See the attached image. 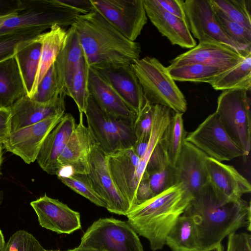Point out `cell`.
I'll use <instances>...</instances> for the list:
<instances>
[{"label": "cell", "instance_id": "ba28073f", "mask_svg": "<svg viewBox=\"0 0 251 251\" xmlns=\"http://www.w3.org/2000/svg\"><path fill=\"white\" fill-rule=\"evenodd\" d=\"M78 247L99 251H144L129 224L112 218L94 222L84 233Z\"/></svg>", "mask_w": 251, "mask_h": 251}, {"label": "cell", "instance_id": "8fae6325", "mask_svg": "<svg viewBox=\"0 0 251 251\" xmlns=\"http://www.w3.org/2000/svg\"><path fill=\"white\" fill-rule=\"evenodd\" d=\"M184 8L190 31L199 42L215 41L229 45L248 54L244 49L228 37L219 24L210 0H185Z\"/></svg>", "mask_w": 251, "mask_h": 251}, {"label": "cell", "instance_id": "603a6c76", "mask_svg": "<svg viewBox=\"0 0 251 251\" xmlns=\"http://www.w3.org/2000/svg\"><path fill=\"white\" fill-rule=\"evenodd\" d=\"M76 126L73 116L65 113L45 139L36 160L48 174L57 175L60 169L58 158Z\"/></svg>", "mask_w": 251, "mask_h": 251}, {"label": "cell", "instance_id": "b9f144b4", "mask_svg": "<svg viewBox=\"0 0 251 251\" xmlns=\"http://www.w3.org/2000/svg\"><path fill=\"white\" fill-rule=\"evenodd\" d=\"M164 137L165 135L157 144L151 154L145 171L148 174L160 170L170 165L166 152Z\"/></svg>", "mask_w": 251, "mask_h": 251}, {"label": "cell", "instance_id": "db71d44e", "mask_svg": "<svg viewBox=\"0 0 251 251\" xmlns=\"http://www.w3.org/2000/svg\"><path fill=\"white\" fill-rule=\"evenodd\" d=\"M2 200V194L1 192L0 191V205L1 203Z\"/></svg>", "mask_w": 251, "mask_h": 251}, {"label": "cell", "instance_id": "f5cc1de1", "mask_svg": "<svg viewBox=\"0 0 251 251\" xmlns=\"http://www.w3.org/2000/svg\"><path fill=\"white\" fill-rule=\"evenodd\" d=\"M2 144L0 143V168L2 162Z\"/></svg>", "mask_w": 251, "mask_h": 251}, {"label": "cell", "instance_id": "5b68a950", "mask_svg": "<svg viewBox=\"0 0 251 251\" xmlns=\"http://www.w3.org/2000/svg\"><path fill=\"white\" fill-rule=\"evenodd\" d=\"M24 10L0 18V35L22 29L72 26L80 14L59 0H22Z\"/></svg>", "mask_w": 251, "mask_h": 251}, {"label": "cell", "instance_id": "f546056e", "mask_svg": "<svg viewBox=\"0 0 251 251\" xmlns=\"http://www.w3.org/2000/svg\"><path fill=\"white\" fill-rule=\"evenodd\" d=\"M216 90L242 89L250 91L251 87V53L238 65L224 72L210 84Z\"/></svg>", "mask_w": 251, "mask_h": 251}, {"label": "cell", "instance_id": "bcb514c9", "mask_svg": "<svg viewBox=\"0 0 251 251\" xmlns=\"http://www.w3.org/2000/svg\"><path fill=\"white\" fill-rule=\"evenodd\" d=\"M23 10L22 0H0V18Z\"/></svg>", "mask_w": 251, "mask_h": 251}, {"label": "cell", "instance_id": "1f68e13d", "mask_svg": "<svg viewBox=\"0 0 251 251\" xmlns=\"http://www.w3.org/2000/svg\"><path fill=\"white\" fill-rule=\"evenodd\" d=\"M183 114L172 115L165 134L167 155L170 166L175 167L187 135L183 125Z\"/></svg>", "mask_w": 251, "mask_h": 251}, {"label": "cell", "instance_id": "e575fe53", "mask_svg": "<svg viewBox=\"0 0 251 251\" xmlns=\"http://www.w3.org/2000/svg\"><path fill=\"white\" fill-rule=\"evenodd\" d=\"M230 19L251 31V0H210Z\"/></svg>", "mask_w": 251, "mask_h": 251}, {"label": "cell", "instance_id": "8d00e7d4", "mask_svg": "<svg viewBox=\"0 0 251 251\" xmlns=\"http://www.w3.org/2000/svg\"><path fill=\"white\" fill-rule=\"evenodd\" d=\"M211 5L217 20L226 35L244 49L251 50V31L231 20L222 11Z\"/></svg>", "mask_w": 251, "mask_h": 251}, {"label": "cell", "instance_id": "52a82bcc", "mask_svg": "<svg viewBox=\"0 0 251 251\" xmlns=\"http://www.w3.org/2000/svg\"><path fill=\"white\" fill-rule=\"evenodd\" d=\"M226 131L248 156L251 147L250 99L248 91L232 89L223 91L218 98L215 111Z\"/></svg>", "mask_w": 251, "mask_h": 251}, {"label": "cell", "instance_id": "6da1fadb", "mask_svg": "<svg viewBox=\"0 0 251 251\" xmlns=\"http://www.w3.org/2000/svg\"><path fill=\"white\" fill-rule=\"evenodd\" d=\"M182 214L195 219L201 250L221 243L240 228L251 231L250 202L242 198L228 200L209 182L193 198Z\"/></svg>", "mask_w": 251, "mask_h": 251}, {"label": "cell", "instance_id": "f907efd6", "mask_svg": "<svg viewBox=\"0 0 251 251\" xmlns=\"http://www.w3.org/2000/svg\"><path fill=\"white\" fill-rule=\"evenodd\" d=\"M5 242L2 231L0 229V251H4Z\"/></svg>", "mask_w": 251, "mask_h": 251}, {"label": "cell", "instance_id": "d6986e66", "mask_svg": "<svg viewBox=\"0 0 251 251\" xmlns=\"http://www.w3.org/2000/svg\"><path fill=\"white\" fill-rule=\"evenodd\" d=\"M105 157L112 178L132 209L135 205L137 187L135 174L139 157L133 147L105 155Z\"/></svg>", "mask_w": 251, "mask_h": 251}, {"label": "cell", "instance_id": "9a60e30c", "mask_svg": "<svg viewBox=\"0 0 251 251\" xmlns=\"http://www.w3.org/2000/svg\"><path fill=\"white\" fill-rule=\"evenodd\" d=\"M137 116L147 100L131 64L92 66Z\"/></svg>", "mask_w": 251, "mask_h": 251}, {"label": "cell", "instance_id": "ee69618b", "mask_svg": "<svg viewBox=\"0 0 251 251\" xmlns=\"http://www.w3.org/2000/svg\"><path fill=\"white\" fill-rule=\"evenodd\" d=\"M183 0H153L162 9L170 14L186 21Z\"/></svg>", "mask_w": 251, "mask_h": 251}, {"label": "cell", "instance_id": "d4e9b609", "mask_svg": "<svg viewBox=\"0 0 251 251\" xmlns=\"http://www.w3.org/2000/svg\"><path fill=\"white\" fill-rule=\"evenodd\" d=\"M89 95L106 113L134 124L137 117L102 76L92 67L89 68Z\"/></svg>", "mask_w": 251, "mask_h": 251}, {"label": "cell", "instance_id": "83f0119b", "mask_svg": "<svg viewBox=\"0 0 251 251\" xmlns=\"http://www.w3.org/2000/svg\"><path fill=\"white\" fill-rule=\"evenodd\" d=\"M67 35L64 27L52 26L50 30L40 34L42 48L39 64L35 82L29 97H32L36 88L48 70L54 62Z\"/></svg>", "mask_w": 251, "mask_h": 251}, {"label": "cell", "instance_id": "816d5d0a", "mask_svg": "<svg viewBox=\"0 0 251 251\" xmlns=\"http://www.w3.org/2000/svg\"><path fill=\"white\" fill-rule=\"evenodd\" d=\"M66 251H99L98 250L91 249V248H82L78 247L74 249L69 250Z\"/></svg>", "mask_w": 251, "mask_h": 251}, {"label": "cell", "instance_id": "7bdbcfd3", "mask_svg": "<svg viewBox=\"0 0 251 251\" xmlns=\"http://www.w3.org/2000/svg\"><path fill=\"white\" fill-rule=\"evenodd\" d=\"M226 251H251V235L246 232L229 234Z\"/></svg>", "mask_w": 251, "mask_h": 251}, {"label": "cell", "instance_id": "8992f818", "mask_svg": "<svg viewBox=\"0 0 251 251\" xmlns=\"http://www.w3.org/2000/svg\"><path fill=\"white\" fill-rule=\"evenodd\" d=\"M85 114L87 127L96 145L105 155L134 145L136 141L134 124L106 113L90 95Z\"/></svg>", "mask_w": 251, "mask_h": 251}, {"label": "cell", "instance_id": "9c48e42d", "mask_svg": "<svg viewBox=\"0 0 251 251\" xmlns=\"http://www.w3.org/2000/svg\"><path fill=\"white\" fill-rule=\"evenodd\" d=\"M185 141L208 157L220 162L246 156L245 152L228 135L215 112L209 115L195 130L187 134Z\"/></svg>", "mask_w": 251, "mask_h": 251}, {"label": "cell", "instance_id": "ab89813d", "mask_svg": "<svg viewBox=\"0 0 251 251\" xmlns=\"http://www.w3.org/2000/svg\"><path fill=\"white\" fill-rule=\"evenodd\" d=\"M148 175L149 185L154 196L176 184L175 168L170 165Z\"/></svg>", "mask_w": 251, "mask_h": 251}, {"label": "cell", "instance_id": "cb8c5ba5", "mask_svg": "<svg viewBox=\"0 0 251 251\" xmlns=\"http://www.w3.org/2000/svg\"><path fill=\"white\" fill-rule=\"evenodd\" d=\"M84 56L75 27L67 31L64 42L53 63L60 93L67 96L69 89L79 65Z\"/></svg>", "mask_w": 251, "mask_h": 251}, {"label": "cell", "instance_id": "f6af8a7d", "mask_svg": "<svg viewBox=\"0 0 251 251\" xmlns=\"http://www.w3.org/2000/svg\"><path fill=\"white\" fill-rule=\"evenodd\" d=\"M148 176V174L145 171L137 186L135 206L140 204L154 196L149 185Z\"/></svg>", "mask_w": 251, "mask_h": 251}, {"label": "cell", "instance_id": "4316f807", "mask_svg": "<svg viewBox=\"0 0 251 251\" xmlns=\"http://www.w3.org/2000/svg\"><path fill=\"white\" fill-rule=\"evenodd\" d=\"M26 95V90L14 56L0 62V107L10 108Z\"/></svg>", "mask_w": 251, "mask_h": 251}, {"label": "cell", "instance_id": "484cf974", "mask_svg": "<svg viewBox=\"0 0 251 251\" xmlns=\"http://www.w3.org/2000/svg\"><path fill=\"white\" fill-rule=\"evenodd\" d=\"M41 48L40 34L33 39L20 44L14 55L28 97L30 95L37 73Z\"/></svg>", "mask_w": 251, "mask_h": 251}, {"label": "cell", "instance_id": "4fadbf2b", "mask_svg": "<svg viewBox=\"0 0 251 251\" xmlns=\"http://www.w3.org/2000/svg\"><path fill=\"white\" fill-rule=\"evenodd\" d=\"M89 165L88 176L95 190L105 201L107 210L126 216L131 206L116 187L110 174L105 155L96 144L89 154Z\"/></svg>", "mask_w": 251, "mask_h": 251}, {"label": "cell", "instance_id": "277c9868", "mask_svg": "<svg viewBox=\"0 0 251 251\" xmlns=\"http://www.w3.org/2000/svg\"><path fill=\"white\" fill-rule=\"evenodd\" d=\"M132 68L151 105L167 107L175 113L183 114L187 109L185 98L167 68L157 58L146 56L135 61Z\"/></svg>", "mask_w": 251, "mask_h": 251}, {"label": "cell", "instance_id": "7dc6e473", "mask_svg": "<svg viewBox=\"0 0 251 251\" xmlns=\"http://www.w3.org/2000/svg\"><path fill=\"white\" fill-rule=\"evenodd\" d=\"M10 119V108L0 107V143L2 144L11 132Z\"/></svg>", "mask_w": 251, "mask_h": 251}, {"label": "cell", "instance_id": "44dd1931", "mask_svg": "<svg viewBox=\"0 0 251 251\" xmlns=\"http://www.w3.org/2000/svg\"><path fill=\"white\" fill-rule=\"evenodd\" d=\"M83 113H79V123L69 137L58 161L60 168L71 167L75 173L88 175L89 154L95 141L83 123Z\"/></svg>", "mask_w": 251, "mask_h": 251}, {"label": "cell", "instance_id": "3957f363", "mask_svg": "<svg viewBox=\"0 0 251 251\" xmlns=\"http://www.w3.org/2000/svg\"><path fill=\"white\" fill-rule=\"evenodd\" d=\"M193 198L181 184H176L133 207L126 216L127 223L148 240L152 251L161 250L167 234Z\"/></svg>", "mask_w": 251, "mask_h": 251}, {"label": "cell", "instance_id": "681fc988", "mask_svg": "<svg viewBox=\"0 0 251 251\" xmlns=\"http://www.w3.org/2000/svg\"><path fill=\"white\" fill-rule=\"evenodd\" d=\"M199 251H224V247L221 243H219Z\"/></svg>", "mask_w": 251, "mask_h": 251}, {"label": "cell", "instance_id": "4dcf8cb0", "mask_svg": "<svg viewBox=\"0 0 251 251\" xmlns=\"http://www.w3.org/2000/svg\"><path fill=\"white\" fill-rule=\"evenodd\" d=\"M175 81L203 82L210 84L225 72L212 66L199 63H190L166 67Z\"/></svg>", "mask_w": 251, "mask_h": 251}, {"label": "cell", "instance_id": "d590c367", "mask_svg": "<svg viewBox=\"0 0 251 251\" xmlns=\"http://www.w3.org/2000/svg\"><path fill=\"white\" fill-rule=\"evenodd\" d=\"M58 178L65 185L95 204L106 208L105 201L95 190L88 175L74 173L69 176Z\"/></svg>", "mask_w": 251, "mask_h": 251}, {"label": "cell", "instance_id": "f1b7e54d", "mask_svg": "<svg viewBox=\"0 0 251 251\" xmlns=\"http://www.w3.org/2000/svg\"><path fill=\"white\" fill-rule=\"evenodd\" d=\"M166 244L173 251H200L194 218L183 214L179 216L167 235Z\"/></svg>", "mask_w": 251, "mask_h": 251}, {"label": "cell", "instance_id": "74e56055", "mask_svg": "<svg viewBox=\"0 0 251 251\" xmlns=\"http://www.w3.org/2000/svg\"><path fill=\"white\" fill-rule=\"evenodd\" d=\"M59 94L57 77L53 64L38 84L31 99L39 102L45 103Z\"/></svg>", "mask_w": 251, "mask_h": 251}, {"label": "cell", "instance_id": "7a4b0ae2", "mask_svg": "<svg viewBox=\"0 0 251 251\" xmlns=\"http://www.w3.org/2000/svg\"><path fill=\"white\" fill-rule=\"evenodd\" d=\"M73 25L89 67L130 64L140 58L141 45L126 38L95 8L79 14Z\"/></svg>", "mask_w": 251, "mask_h": 251}, {"label": "cell", "instance_id": "f35d334b", "mask_svg": "<svg viewBox=\"0 0 251 251\" xmlns=\"http://www.w3.org/2000/svg\"><path fill=\"white\" fill-rule=\"evenodd\" d=\"M31 234L20 230L12 234L5 244L4 251H45Z\"/></svg>", "mask_w": 251, "mask_h": 251}, {"label": "cell", "instance_id": "2e32d148", "mask_svg": "<svg viewBox=\"0 0 251 251\" xmlns=\"http://www.w3.org/2000/svg\"><path fill=\"white\" fill-rule=\"evenodd\" d=\"M40 225L58 234H70L81 227L79 213L46 194L32 201Z\"/></svg>", "mask_w": 251, "mask_h": 251}, {"label": "cell", "instance_id": "c3c4849f", "mask_svg": "<svg viewBox=\"0 0 251 251\" xmlns=\"http://www.w3.org/2000/svg\"><path fill=\"white\" fill-rule=\"evenodd\" d=\"M61 2L76 10L80 14L91 12L94 6L91 0H59Z\"/></svg>", "mask_w": 251, "mask_h": 251}, {"label": "cell", "instance_id": "11a10c76", "mask_svg": "<svg viewBox=\"0 0 251 251\" xmlns=\"http://www.w3.org/2000/svg\"><path fill=\"white\" fill-rule=\"evenodd\" d=\"M45 251H47V250H46Z\"/></svg>", "mask_w": 251, "mask_h": 251}, {"label": "cell", "instance_id": "7402d4cb", "mask_svg": "<svg viewBox=\"0 0 251 251\" xmlns=\"http://www.w3.org/2000/svg\"><path fill=\"white\" fill-rule=\"evenodd\" d=\"M205 163L209 182L220 196L228 200H237L251 192L250 182L233 166L208 156Z\"/></svg>", "mask_w": 251, "mask_h": 251}, {"label": "cell", "instance_id": "60d3db41", "mask_svg": "<svg viewBox=\"0 0 251 251\" xmlns=\"http://www.w3.org/2000/svg\"><path fill=\"white\" fill-rule=\"evenodd\" d=\"M153 122V105L147 101L137 116L134 128L136 140L150 137Z\"/></svg>", "mask_w": 251, "mask_h": 251}, {"label": "cell", "instance_id": "836d02e7", "mask_svg": "<svg viewBox=\"0 0 251 251\" xmlns=\"http://www.w3.org/2000/svg\"><path fill=\"white\" fill-rule=\"evenodd\" d=\"M46 30L44 27H34L0 35V62L14 56L20 44L34 39Z\"/></svg>", "mask_w": 251, "mask_h": 251}, {"label": "cell", "instance_id": "d6a6232c", "mask_svg": "<svg viewBox=\"0 0 251 251\" xmlns=\"http://www.w3.org/2000/svg\"><path fill=\"white\" fill-rule=\"evenodd\" d=\"M89 65L84 55L71 84L67 94L76 103L79 113L85 114L88 106Z\"/></svg>", "mask_w": 251, "mask_h": 251}, {"label": "cell", "instance_id": "ffe728a7", "mask_svg": "<svg viewBox=\"0 0 251 251\" xmlns=\"http://www.w3.org/2000/svg\"><path fill=\"white\" fill-rule=\"evenodd\" d=\"M143 1L147 17L172 45L190 49L197 45L186 20L163 10L153 0H143Z\"/></svg>", "mask_w": 251, "mask_h": 251}, {"label": "cell", "instance_id": "7c38bea8", "mask_svg": "<svg viewBox=\"0 0 251 251\" xmlns=\"http://www.w3.org/2000/svg\"><path fill=\"white\" fill-rule=\"evenodd\" d=\"M65 113L10 132L2 143L3 148L20 157L26 164L33 163L45 139Z\"/></svg>", "mask_w": 251, "mask_h": 251}, {"label": "cell", "instance_id": "ac0fdd59", "mask_svg": "<svg viewBox=\"0 0 251 251\" xmlns=\"http://www.w3.org/2000/svg\"><path fill=\"white\" fill-rule=\"evenodd\" d=\"M65 96L60 93L45 103L35 101L26 95L19 99L10 107L11 132L65 113Z\"/></svg>", "mask_w": 251, "mask_h": 251}, {"label": "cell", "instance_id": "e0dca14e", "mask_svg": "<svg viewBox=\"0 0 251 251\" xmlns=\"http://www.w3.org/2000/svg\"><path fill=\"white\" fill-rule=\"evenodd\" d=\"M207 157L185 141L174 167L176 184H181L193 197L209 183L205 163Z\"/></svg>", "mask_w": 251, "mask_h": 251}, {"label": "cell", "instance_id": "30bf717a", "mask_svg": "<svg viewBox=\"0 0 251 251\" xmlns=\"http://www.w3.org/2000/svg\"><path fill=\"white\" fill-rule=\"evenodd\" d=\"M94 8L124 36L135 40L148 21L143 0H91Z\"/></svg>", "mask_w": 251, "mask_h": 251}, {"label": "cell", "instance_id": "5bb4252c", "mask_svg": "<svg viewBox=\"0 0 251 251\" xmlns=\"http://www.w3.org/2000/svg\"><path fill=\"white\" fill-rule=\"evenodd\" d=\"M250 53L245 54L225 44L206 41L199 42L195 47L169 62L171 66L199 63L226 72L238 65Z\"/></svg>", "mask_w": 251, "mask_h": 251}]
</instances>
